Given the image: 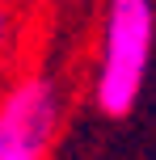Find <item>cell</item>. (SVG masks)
Listing matches in <instances>:
<instances>
[{"label": "cell", "mask_w": 156, "mask_h": 160, "mask_svg": "<svg viewBox=\"0 0 156 160\" xmlns=\"http://www.w3.org/2000/svg\"><path fill=\"white\" fill-rule=\"evenodd\" d=\"M63 127V84L25 72L0 88V160H51Z\"/></svg>", "instance_id": "cell-2"}, {"label": "cell", "mask_w": 156, "mask_h": 160, "mask_svg": "<svg viewBox=\"0 0 156 160\" xmlns=\"http://www.w3.org/2000/svg\"><path fill=\"white\" fill-rule=\"evenodd\" d=\"M8 42H13V13L0 0V72H4V59H8Z\"/></svg>", "instance_id": "cell-3"}, {"label": "cell", "mask_w": 156, "mask_h": 160, "mask_svg": "<svg viewBox=\"0 0 156 160\" xmlns=\"http://www.w3.org/2000/svg\"><path fill=\"white\" fill-rule=\"evenodd\" d=\"M156 47V4L152 0H106L97 42L93 101L106 118H127L148 84Z\"/></svg>", "instance_id": "cell-1"}]
</instances>
